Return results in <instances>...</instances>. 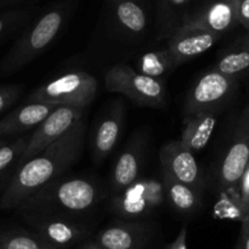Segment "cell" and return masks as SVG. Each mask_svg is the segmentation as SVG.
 Returning <instances> with one entry per match:
<instances>
[{"label": "cell", "mask_w": 249, "mask_h": 249, "mask_svg": "<svg viewBox=\"0 0 249 249\" xmlns=\"http://www.w3.org/2000/svg\"><path fill=\"white\" fill-rule=\"evenodd\" d=\"M85 131L82 118L56 142L17 167L2 191L0 208L17 209L34 194L62 178L82 153Z\"/></svg>", "instance_id": "cell-1"}, {"label": "cell", "mask_w": 249, "mask_h": 249, "mask_svg": "<svg viewBox=\"0 0 249 249\" xmlns=\"http://www.w3.org/2000/svg\"><path fill=\"white\" fill-rule=\"evenodd\" d=\"M78 0H57L31 19L0 61V78L26 68L45 53L72 19Z\"/></svg>", "instance_id": "cell-2"}, {"label": "cell", "mask_w": 249, "mask_h": 249, "mask_svg": "<svg viewBox=\"0 0 249 249\" xmlns=\"http://www.w3.org/2000/svg\"><path fill=\"white\" fill-rule=\"evenodd\" d=\"M101 190L92 180L60 178L29 197L16 209L19 214L39 213L82 219L99 204Z\"/></svg>", "instance_id": "cell-3"}, {"label": "cell", "mask_w": 249, "mask_h": 249, "mask_svg": "<svg viewBox=\"0 0 249 249\" xmlns=\"http://www.w3.org/2000/svg\"><path fill=\"white\" fill-rule=\"evenodd\" d=\"M96 92L97 80L94 75L84 71H73L36 88L27 97V102L84 109L94 101Z\"/></svg>", "instance_id": "cell-4"}, {"label": "cell", "mask_w": 249, "mask_h": 249, "mask_svg": "<svg viewBox=\"0 0 249 249\" xmlns=\"http://www.w3.org/2000/svg\"><path fill=\"white\" fill-rule=\"evenodd\" d=\"M105 85L108 91L123 95L143 107L160 108L167 100L163 80L141 74L126 63L112 66L105 74Z\"/></svg>", "instance_id": "cell-5"}, {"label": "cell", "mask_w": 249, "mask_h": 249, "mask_svg": "<svg viewBox=\"0 0 249 249\" xmlns=\"http://www.w3.org/2000/svg\"><path fill=\"white\" fill-rule=\"evenodd\" d=\"M249 164V106L243 109L236 124L232 139L221 160L218 184L221 194L238 203V191L243 174Z\"/></svg>", "instance_id": "cell-6"}, {"label": "cell", "mask_w": 249, "mask_h": 249, "mask_svg": "<svg viewBox=\"0 0 249 249\" xmlns=\"http://www.w3.org/2000/svg\"><path fill=\"white\" fill-rule=\"evenodd\" d=\"M105 23L117 38L134 43L142 40L150 31L151 14L148 0L104 1Z\"/></svg>", "instance_id": "cell-7"}, {"label": "cell", "mask_w": 249, "mask_h": 249, "mask_svg": "<svg viewBox=\"0 0 249 249\" xmlns=\"http://www.w3.org/2000/svg\"><path fill=\"white\" fill-rule=\"evenodd\" d=\"M238 0H199L177 31H202L223 36L238 24Z\"/></svg>", "instance_id": "cell-8"}, {"label": "cell", "mask_w": 249, "mask_h": 249, "mask_svg": "<svg viewBox=\"0 0 249 249\" xmlns=\"http://www.w3.org/2000/svg\"><path fill=\"white\" fill-rule=\"evenodd\" d=\"M237 87V79L209 70L196 80L185 101V117L204 111H220Z\"/></svg>", "instance_id": "cell-9"}, {"label": "cell", "mask_w": 249, "mask_h": 249, "mask_svg": "<svg viewBox=\"0 0 249 249\" xmlns=\"http://www.w3.org/2000/svg\"><path fill=\"white\" fill-rule=\"evenodd\" d=\"M165 198L162 181L157 179H139L118 192L111 202L112 211L124 219H135L148 215L162 206Z\"/></svg>", "instance_id": "cell-10"}, {"label": "cell", "mask_w": 249, "mask_h": 249, "mask_svg": "<svg viewBox=\"0 0 249 249\" xmlns=\"http://www.w3.org/2000/svg\"><path fill=\"white\" fill-rule=\"evenodd\" d=\"M39 237L57 249H65L80 242L90 233L83 219L66 218L51 214H19Z\"/></svg>", "instance_id": "cell-11"}, {"label": "cell", "mask_w": 249, "mask_h": 249, "mask_svg": "<svg viewBox=\"0 0 249 249\" xmlns=\"http://www.w3.org/2000/svg\"><path fill=\"white\" fill-rule=\"evenodd\" d=\"M84 109L74 107L57 106L29 135L24 152L18 162V167L62 138L78 121L83 118Z\"/></svg>", "instance_id": "cell-12"}, {"label": "cell", "mask_w": 249, "mask_h": 249, "mask_svg": "<svg viewBox=\"0 0 249 249\" xmlns=\"http://www.w3.org/2000/svg\"><path fill=\"white\" fill-rule=\"evenodd\" d=\"M160 162L163 173L202 192L204 187L203 173L195 153L181 141H169L163 145L160 151Z\"/></svg>", "instance_id": "cell-13"}, {"label": "cell", "mask_w": 249, "mask_h": 249, "mask_svg": "<svg viewBox=\"0 0 249 249\" xmlns=\"http://www.w3.org/2000/svg\"><path fill=\"white\" fill-rule=\"evenodd\" d=\"M151 236L152 226L145 221H121L102 229L95 242L104 249H143Z\"/></svg>", "instance_id": "cell-14"}, {"label": "cell", "mask_w": 249, "mask_h": 249, "mask_svg": "<svg viewBox=\"0 0 249 249\" xmlns=\"http://www.w3.org/2000/svg\"><path fill=\"white\" fill-rule=\"evenodd\" d=\"M125 109L121 101H116L101 118L92 136V155L96 162H101L111 155L118 143L124 128Z\"/></svg>", "instance_id": "cell-15"}, {"label": "cell", "mask_w": 249, "mask_h": 249, "mask_svg": "<svg viewBox=\"0 0 249 249\" xmlns=\"http://www.w3.org/2000/svg\"><path fill=\"white\" fill-rule=\"evenodd\" d=\"M145 141L141 135L129 141L114 163L111 175V186L116 194L133 185L139 180L141 164L143 160Z\"/></svg>", "instance_id": "cell-16"}, {"label": "cell", "mask_w": 249, "mask_h": 249, "mask_svg": "<svg viewBox=\"0 0 249 249\" xmlns=\"http://www.w3.org/2000/svg\"><path fill=\"white\" fill-rule=\"evenodd\" d=\"M57 106L41 102H26L0 119V139L21 135L36 129Z\"/></svg>", "instance_id": "cell-17"}, {"label": "cell", "mask_w": 249, "mask_h": 249, "mask_svg": "<svg viewBox=\"0 0 249 249\" xmlns=\"http://www.w3.org/2000/svg\"><path fill=\"white\" fill-rule=\"evenodd\" d=\"M220 36L202 31H177L167 40V48L179 67L182 63L196 58L213 48Z\"/></svg>", "instance_id": "cell-18"}, {"label": "cell", "mask_w": 249, "mask_h": 249, "mask_svg": "<svg viewBox=\"0 0 249 249\" xmlns=\"http://www.w3.org/2000/svg\"><path fill=\"white\" fill-rule=\"evenodd\" d=\"M199 0H155L157 40H168L181 24L185 15Z\"/></svg>", "instance_id": "cell-19"}, {"label": "cell", "mask_w": 249, "mask_h": 249, "mask_svg": "<svg viewBox=\"0 0 249 249\" xmlns=\"http://www.w3.org/2000/svg\"><path fill=\"white\" fill-rule=\"evenodd\" d=\"M219 113L220 111H204L185 117L180 141L194 153L203 150L213 136Z\"/></svg>", "instance_id": "cell-20"}, {"label": "cell", "mask_w": 249, "mask_h": 249, "mask_svg": "<svg viewBox=\"0 0 249 249\" xmlns=\"http://www.w3.org/2000/svg\"><path fill=\"white\" fill-rule=\"evenodd\" d=\"M163 189L170 206L181 214H192L201 207V191L163 173Z\"/></svg>", "instance_id": "cell-21"}, {"label": "cell", "mask_w": 249, "mask_h": 249, "mask_svg": "<svg viewBox=\"0 0 249 249\" xmlns=\"http://www.w3.org/2000/svg\"><path fill=\"white\" fill-rule=\"evenodd\" d=\"M175 68V61L167 46L142 53L136 65L139 73L160 80Z\"/></svg>", "instance_id": "cell-22"}, {"label": "cell", "mask_w": 249, "mask_h": 249, "mask_svg": "<svg viewBox=\"0 0 249 249\" xmlns=\"http://www.w3.org/2000/svg\"><path fill=\"white\" fill-rule=\"evenodd\" d=\"M28 139L29 135H22L11 142L0 146V190H5L14 173L16 172Z\"/></svg>", "instance_id": "cell-23"}, {"label": "cell", "mask_w": 249, "mask_h": 249, "mask_svg": "<svg viewBox=\"0 0 249 249\" xmlns=\"http://www.w3.org/2000/svg\"><path fill=\"white\" fill-rule=\"evenodd\" d=\"M38 12L34 5L15 9L1 10L0 11V43L17 33L31 22V19Z\"/></svg>", "instance_id": "cell-24"}, {"label": "cell", "mask_w": 249, "mask_h": 249, "mask_svg": "<svg viewBox=\"0 0 249 249\" xmlns=\"http://www.w3.org/2000/svg\"><path fill=\"white\" fill-rule=\"evenodd\" d=\"M0 249H57L33 231L12 230L0 235Z\"/></svg>", "instance_id": "cell-25"}, {"label": "cell", "mask_w": 249, "mask_h": 249, "mask_svg": "<svg viewBox=\"0 0 249 249\" xmlns=\"http://www.w3.org/2000/svg\"><path fill=\"white\" fill-rule=\"evenodd\" d=\"M213 70L236 78L249 70V50L243 46L238 45L237 48L228 51L225 55L221 56L218 62L214 65Z\"/></svg>", "instance_id": "cell-26"}, {"label": "cell", "mask_w": 249, "mask_h": 249, "mask_svg": "<svg viewBox=\"0 0 249 249\" xmlns=\"http://www.w3.org/2000/svg\"><path fill=\"white\" fill-rule=\"evenodd\" d=\"M23 92V87L19 84L0 85V114L11 108Z\"/></svg>", "instance_id": "cell-27"}, {"label": "cell", "mask_w": 249, "mask_h": 249, "mask_svg": "<svg viewBox=\"0 0 249 249\" xmlns=\"http://www.w3.org/2000/svg\"><path fill=\"white\" fill-rule=\"evenodd\" d=\"M249 208V164L243 174L242 180L240 184V191H238V215H242Z\"/></svg>", "instance_id": "cell-28"}, {"label": "cell", "mask_w": 249, "mask_h": 249, "mask_svg": "<svg viewBox=\"0 0 249 249\" xmlns=\"http://www.w3.org/2000/svg\"><path fill=\"white\" fill-rule=\"evenodd\" d=\"M237 21L246 31H249V0H238Z\"/></svg>", "instance_id": "cell-29"}, {"label": "cell", "mask_w": 249, "mask_h": 249, "mask_svg": "<svg viewBox=\"0 0 249 249\" xmlns=\"http://www.w3.org/2000/svg\"><path fill=\"white\" fill-rule=\"evenodd\" d=\"M235 249H249V220L242 219L241 220V232L238 238L237 246Z\"/></svg>", "instance_id": "cell-30"}, {"label": "cell", "mask_w": 249, "mask_h": 249, "mask_svg": "<svg viewBox=\"0 0 249 249\" xmlns=\"http://www.w3.org/2000/svg\"><path fill=\"white\" fill-rule=\"evenodd\" d=\"M167 249H187V226L180 229L175 240L168 245Z\"/></svg>", "instance_id": "cell-31"}, {"label": "cell", "mask_w": 249, "mask_h": 249, "mask_svg": "<svg viewBox=\"0 0 249 249\" xmlns=\"http://www.w3.org/2000/svg\"><path fill=\"white\" fill-rule=\"evenodd\" d=\"M36 1V0H0V11L7 9H15V7L29 6V4Z\"/></svg>", "instance_id": "cell-32"}, {"label": "cell", "mask_w": 249, "mask_h": 249, "mask_svg": "<svg viewBox=\"0 0 249 249\" xmlns=\"http://www.w3.org/2000/svg\"><path fill=\"white\" fill-rule=\"evenodd\" d=\"M78 249H104L99 243H96L95 241H87V242L83 243Z\"/></svg>", "instance_id": "cell-33"}, {"label": "cell", "mask_w": 249, "mask_h": 249, "mask_svg": "<svg viewBox=\"0 0 249 249\" xmlns=\"http://www.w3.org/2000/svg\"><path fill=\"white\" fill-rule=\"evenodd\" d=\"M240 45L243 46V48H246L247 50H249V31H248L247 36H245V39H243V40L240 43Z\"/></svg>", "instance_id": "cell-34"}, {"label": "cell", "mask_w": 249, "mask_h": 249, "mask_svg": "<svg viewBox=\"0 0 249 249\" xmlns=\"http://www.w3.org/2000/svg\"><path fill=\"white\" fill-rule=\"evenodd\" d=\"M242 219H248V220H249V208L247 209V211L245 212V213L242 214V215H241L240 220H242Z\"/></svg>", "instance_id": "cell-35"}, {"label": "cell", "mask_w": 249, "mask_h": 249, "mask_svg": "<svg viewBox=\"0 0 249 249\" xmlns=\"http://www.w3.org/2000/svg\"><path fill=\"white\" fill-rule=\"evenodd\" d=\"M6 142H7V141L5 140V139H0V146H2L4 143H6Z\"/></svg>", "instance_id": "cell-36"}, {"label": "cell", "mask_w": 249, "mask_h": 249, "mask_svg": "<svg viewBox=\"0 0 249 249\" xmlns=\"http://www.w3.org/2000/svg\"><path fill=\"white\" fill-rule=\"evenodd\" d=\"M106 2H112V1H121V0H104Z\"/></svg>", "instance_id": "cell-37"}]
</instances>
